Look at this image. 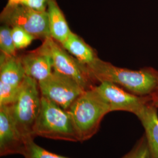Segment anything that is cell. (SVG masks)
<instances>
[{
    "mask_svg": "<svg viewBox=\"0 0 158 158\" xmlns=\"http://www.w3.org/2000/svg\"><path fill=\"white\" fill-rule=\"evenodd\" d=\"M86 66L94 81L111 82L138 96H152L158 85V71L152 68L133 70L117 67L98 57Z\"/></svg>",
    "mask_w": 158,
    "mask_h": 158,
    "instance_id": "cell-1",
    "label": "cell"
},
{
    "mask_svg": "<svg viewBox=\"0 0 158 158\" xmlns=\"http://www.w3.org/2000/svg\"><path fill=\"white\" fill-rule=\"evenodd\" d=\"M80 141H85L94 135L102 119L110 108L102 96L93 87L85 90L68 109Z\"/></svg>",
    "mask_w": 158,
    "mask_h": 158,
    "instance_id": "cell-2",
    "label": "cell"
},
{
    "mask_svg": "<svg viewBox=\"0 0 158 158\" xmlns=\"http://www.w3.org/2000/svg\"><path fill=\"white\" fill-rule=\"evenodd\" d=\"M34 134L35 136L52 139L80 141L68 110L42 96L40 113L34 125Z\"/></svg>",
    "mask_w": 158,
    "mask_h": 158,
    "instance_id": "cell-3",
    "label": "cell"
},
{
    "mask_svg": "<svg viewBox=\"0 0 158 158\" xmlns=\"http://www.w3.org/2000/svg\"><path fill=\"white\" fill-rule=\"evenodd\" d=\"M42 96L38 81L26 76L15 102L10 105L18 129L28 143L34 140V127L40 113Z\"/></svg>",
    "mask_w": 158,
    "mask_h": 158,
    "instance_id": "cell-4",
    "label": "cell"
},
{
    "mask_svg": "<svg viewBox=\"0 0 158 158\" xmlns=\"http://www.w3.org/2000/svg\"><path fill=\"white\" fill-rule=\"evenodd\" d=\"M1 21L9 27L23 28L36 38L51 37L47 11H39L23 5H6L1 14Z\"/></svg>",
    "mask_w": 158,
    "mask_h": 158,
    "instance_id": "cell-5",
    "label": "cell"
},
{
    "mask_svg": "<svg viewBox=\"0 0 158 158\" xmlns=\"http://www.w3.org/2000/svg\"><path fill=\"white\" fill-rule=\"evenodd\" d=\"M44 40L51 54L53 72L73 79L85 90L94 87L92 85L94 80L85 65L79 62L51 37Z\"/></svg>",
    "mask_w": 158,
    "mask_h": 158,
    "instance_id": "cell-6",
    "label": "cell"
},
{
    "mask_svg": "<svg viewBox=\"0 0 158 158\" xmlns=\"http://www.w3.org/2000/svg\"><path fill=\"white\" fill-rule=\"evenodd\" d=\"M93 88L107 102L111 112L124 111L138 116L149 104H153L152 96H138L111 82H101Z\"/></svg>",
    "mask_w": 158,
    "mask_h": 158,
    "instance_id": "cell-7",
    "label": "cell"
},
{
    "mask_svg": "<svg viewBox=\"0 0 158 158\" xmlns=\"http://www.w3.org/2000/svg\"><path fill=\"white\" fill-rule=\"evenodd\" d=\"M38 85L41 96L66 110L86 90L73 79L55 72Z\"/></svg>",
    "mask_w": 158,
    "mask_h": 158,
    "instance_id": "cell-8",
    "label": "cell"
},
{
    "mask_svg": "<svg viewBox=\"0 0 158 158\" xmlns=\"http://www.w3.org/2000/svg\"><path fill=\"white\" fill-rule=\"evenodd\" d=\"M27 143L15 124L10 106H0L1 156L23 155Z\"/></svg>",
    "mask_w": 158,
    "mask_h": 158,
    "instance_id": "cell-9",
    "label": "cell"
},
{
    "mask_svg": "<svg viewBox=\"0 0 158 158\" xmlns=\"http://www.w3.org/2000/svg\"><path fill=\"white\" fill-rule=\"evenodd\" d=\"M26 76L38 82L49 77L53 72L51 54L44 40L42 45L20 57Z\"/></svg>",
    "mask_w": 158,
    "mask_h": 158,
    "instance_id": "cell-10",
    "label": "cell"
},
{
    "mask_svg": "<svg viewBox=\"0 0 158 158\" xmlns=\"http://www.w3.org/2000/svg\"><path fill=\"white\" fill-rule=\"evenodd\" d=\"M152 103L149 104L137 117L141 122L150 151V158H158V115Z\"/></svg>",
    "mask_w": 158,
    "mask_h": 158,
    "instance_id": "cell-11",
    "label": "cell"
},
{
    "mask_svg": "<svg viewBox=\"0 0 158 158\" xmlns=\"http://www.w3.org/2000/svg\"><path fill=\"white\" fill-rule=\"evenodd\" d=\"M47 13L51 37L61 45L72 31L55 0H49Z\"/></svg>",
    "mask_w": 158,
    "mask_h": 158,
    "instance_id": "cell-12",
    "label": "cell"
},
{
    "mask_svg": "<svg viewBox=\"0 0 158 158\" xmlns=\"http://www.w3.org/2000/svg\"><path fill=\"white\" fill-rule=\"evenodd\" d=\"M26 76L20 57L7 56L1 53L0 81L7 85L19 86Z\"/></svg>",
    "mask_w": 158,
    "mask_h": 158,
    "instance_id": "cell-13",
    "label": "cell"
},
{
    "mask_svg": "<svg viewBox=\"0 0 158 158\" xmlns=\"http://www.w3.org/2000/svg\"><path fill=\"white\" fill-rule=\"evenodd\" d=\"M61 45L79 62L85 66L93 63L98 57L90 46L73 32Z\"/></svg>",
    "mask_w": 158,
    "mask_h": 158,
    "instance_id": "cell-14",
    "label": "cell"
},
{
    "mask_svg": "<svg viewBox=\"0 0 158 158\" xmlns=\"http://www.w3.org/2000/svg\"><path fill=\"white\" fill-rule=\"evenodd\" d=\"M11 28L4 25L0 28V49L2 53L7 56H17L16 48L12 37Z\"/></svg>",
    "mask_w": 158,
    "mask_h": 158,
    "instance_id": "cell-15",
    "label": "cell"
},
{
    "mask_svg": "<svg viewBox=\"0 0 158 158\" xmlns=\"http://www.w3.org/2000/svg\"><path fill=\"white\" fill-rule=\"evenodd\" d=\"M23 155L25 158H70L51 152L38 145L34 140L27 143Z\"/></svg>",
    "mask_w": 158,
    "mask_h": 158,
    "instance_id": "cell-16",
    "label": "cell"
},
{
    "mask_svg": "<svg viewBox=\"0 0 158 158\" xmlns=\"http://www.w3.org/2000/svg\"><path fill=\"white\" fill-rule=\"evenodd\" d=\"M12 37L17 50L24 49L31 44L36 38L25 30L17 27L11 28Z\"/></svg>",
    "mask_w": 158,
    "mask_h": 158,
    "instance_id": "cell-17",
    "label": "cell"
},
{
    "mask_svg": "<svg viewBox=\"0 0 158 158\" xmlns=\"http://www.w3.org/2000/svg\"><path fill=\"white\" fill-rule=\"evenodd\" d=\"M21 85L14 86L0 81V106H10L15 102Z\"/></svg>",
    "mask_w": 158,
    "mask_h": 158,
    "instance_id": "cell-18",
    "label": "cell"
},
{
    "mask_svg": "<svg viewBox=\"0 0 158 158\" xmlns=\"http://www.w3.org/2000/svg\"><path fill=\"white\" fill-rule=\"evenodd\" d=\"M121 158H150V151L145 135L136 143L130 152Z\"/></svg>",
    "mask_w": 158,
    "mask_h": 158,
    "instance_id": "cell-19",
    "label": "cell"
},
{
    "mask_svg": "<svg viewBox=\"0 0 158 158\" xmlns=\"http://www.w3.org/2000/svg\"><path fill=\"white\" fill-rule=\"evenodd\" d=\"M49 0H8L7 6L23 5L39 11H46Z\"/></svg>",
    "mask_w": 158,
    "mask_h": 158,
    "instance_id": "cell-20",
    "label": "cell"
},
{
    "mask_svg": "<svg viewBox=\"0 0 158 158\" xmlns=\"http://www.w3.org/2000/svg\"><path fill=\"white\" fill-rule=\"evenodd\" d=\"M152 96L153 106H155L156 108H158V82L156 89Z\"/></svg>",
    "mask_w": 158,
    "mask_h": 158,
    "instance_id": "cell-21",
    "label": "cell"
}]
</instances>
